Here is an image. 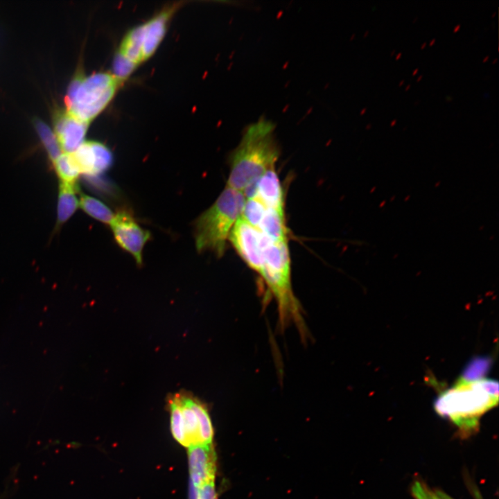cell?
I'll list each match as a JSON object with an SVG mask.
<instances>
[{"instance_id":"4dcf8cb0","label":"cell","mask_w":499,"mask_h":499,"mask_svg":"<svg viewBox=\"0 0 499 499\" xmlns=\"http://www.w3.org/2000/svg\"><path fill=\"white\" fill-rule=\"evenodd\" d=\"M418 71L419 68H416L412 72V76H414L418 72Z\"/></svg>"},{"instance_id":"ee69618b","label":"cell","mask_w":499,"mask_h":499,"mask_svg":"<svg viewBox=\"0 0 499 499\" xmlns=\"http://www.w3.org/2000/svg\"><path fill=\"white\" fill-rule=\"evenodd\" d=\"M496 11L492 14V17H493L496 15Z\"/></svg>"},{"instance_id":"4316f807","label":"cell","mask_w":499,"mask_h":499,"mask_svg":"<svg viewBox=\"0 0 499 499\" xmlns=\"http://www.w3.org/2000/svg\"><path fill=\"white\" fill-rule=\"evenodd\" d=\"M460 26H461V24H460L456 25V26L454 27L453 31L454 33L457 32V31L459 29Z\"/></svg>"},{"instance_id":"e575fe53","label":"cell","mask_w":499,"mask_h":499,"mask_svg":"<svg viewBox=\"0 0 499 499\" xmlns=\"http://www.w3.org/2000/svg\"><path fill=\"white\" fill-rule=\"evenodd\" d=\"M422 77H423V76H422V75H420V76L417 78V81L419 82V81L422 78Z\"/></svg>"},{"instance_id":"9a60e30c","label":"cell","mask_w":499,"mask_h":499,"mask_svg":"<svg viewBox=\"0 0 499 499\" xmlns=\"http://www.w3.org/2000/svg\"><path fill=\"white\" fill-rule=\"evenodd\" d=\"M143 33V24L132 28L123 38L118 52L136 65L144 61Z\"/></svg>"},{"instance_id":"44dd1931","label":"cell","mask_w":499,"mask_h":499,"mask_svg":"<svg viewBox=\"0 0 499 499\" xmlns=\"http://www.w3.org/2000/svg\"><path fill=\"white\" fill-rule=\"evenodd\" d=\"M168 405L170 410V427L173 436L180 444L188 447L180 407L174 394L168 399Z\"/></svg>"},{"instance_id":"4fadbf2b","label":"cell","mask_w":499,"mask_h":499,"mask_svg":"<svg viewBox=\"0 0 499 499\" xmlns=\"http://www.w3.org/2000/svg\"><path fill=\"white\" fill-rule=\"evenodd\" d=\"M180 407L188 447L200 445L199 420L193 407V396L184 392L174 394Z\"/></svg>"},{"instance_id":"7a4b0ae2","label":"cell","mask_w":499,"mask_h":499,"mask_svg":"<svg viewBox=\"0 0 499 499\" xmlns=\"http://www.w3.org/2000/svg\"><path fill=\"white\" fill-rule=\"evenodd\" d=\"M498 402V381L486 378L467 380L461 377L438 396L434 407L440 416L448 417L466 433L475 430L480 417Z\"/></svg>"},{"instance_id":"ab89813d","label":"cell","mask_w":499,"mask_h":499,"mask_svg":"<svg viewBox=\"0 0 499 499\" xmlns=\"http://www.w3.org/2000/svg\"><path fill=\"white\" fill-rule=\"evenodd\" d=\"M497 60H498V58H495V59L493 60L492 63H495V62L497 61Z\"/></svg>"},{"instance_id":"8fae6325","label":"cell","mask_w":499,"mask_h":499,"mask_svg":"<svg viewBox=\"0 0 499 499\" xmlns=\"http://www.w3.org/2000/svg\"><path fill=\"white\" fill-rule=\"evenodd\" d=\"M190 475L194 488L214 481L216 455L210 444H200L189 448Z\"/></svg>"},{"instance_id":"1f68e13d","label":"cell","mask_w":499,"mask_h":499,"mask_svg":"<svg viewBox=\"0 0 499 499\" xmlns=\"http://www.w3.org/2000/svg\"><path fill=\"white\" fill-rule=\"evenodd\" d=\"M489 56L487 55L486 57L484 58V59L482 60V62H486L489 59Z\"/></svg>"},{"instance_id":"5b68a950","label":"cell","mask_w":499,"mask_h":499,"mask_svg":"<svg viewBox=\"0 0 499 499\" xmlns=\"http://www.w3.org/2000/svg\"><path fill=\"white\" fill-rule=\"evenodd\" d=\"M121 83L110 73L99 72L88 76L77 74L64 97L66 110L89 123L110 103Z\"/></svg>"},{"instance_id":"7c38bea8","label":"cell","mask_w":499,"mask_h":499,"mask_svg":"<svg viewBox=\"0 0 499 499\" xmlns=\"http://www.w3.org/2000/svg\"><path fill=\"white\" fill-rule=\"evenodd\" d=\"M173 6L143 24V58L148 59L157 49L166 31L168 21L175 10Z\"/></svg>"},{"instance_id":"2e32d148","label":"cell","mask_w":499,"mask_h":499,"mask_svg":"<svg viewBox=\"0 0 499 499\" xmlns=\"http://www.w3.org/2000/svg\"><path fill=\"white\" fill-rule=\"evenodd\" d=\"M76 192V184L60 183L57 207L58 223L62 224L67 221L77 209L79 201Z\"/></svg>"},{"instance_id":"d4e9b609","label":"cell","mask_w":499,"mask_h":499,"mask_svg":"<svg viewBox=\"0 0 499 499\" xmlns=\"http://www.w3.org/2000/svg\"><path fill=\"white\" fill-rule=\"evenodd\" d=\"M196 489V499H216L214 481L207 482Z\"/></svg>"},{"instance_id":"e0dca14e","label":"cell","mask_w":499,"mask_h":499,"mask_svg":"<svg viewBox=\"0 0 499 499\" xmlns=\"http://www.w3.org/2000/svg\"><path fill=\"white\" fill-rule=\"evenodd\" d=\"M80 207L89 216L106 224H110L114 217L112 211L103 202L95 198L82 195L79 200Z\"/></svg>"},{"instance_id":"277c9868","label":"cell","mask_w":499,"mask_h":499,"mask_svg":"<svg viewBox=\"0 0 499 499\" xmlns=\"http://www.w3.org/2000/svg\"><path fill=\"white\" fill-rule=\"evenodd\" d=\"M243 193L226 186L214 203L195 222V242L199 252L209 250L222 256L229 234L241 216Z\"/></svg>"},{"instance_id":"9c48e42d","label":"cell","mask_w":499,"mask_h":499,"mask_svg":"<svg viewBox=\"0 0 499 499\" xmlns=\"http://www.w3.org/2000/svg\"><path fill=\"white\" fill-rule=\"evenodd\" d=\"M88 125L66 110L55 113L54 133L62 152L71 153L84 142Z\"/></svg>"},{"instance_id":"ac0fdd59","label":"cell","mask_w":499,"mask_h":499,"mask_svg":"<svg viewBox=\"0 0 499 499\" xmlns=\"http://www.w3.org/2000/svg\"><path fill=\"white\" fill-rule=\"evenodd\" d=\"M53 164L61 182L76 184L80 172L71 153L62 152Z\"/></svg>"},{"instance_id":"b9f144b4","label":"cell","mask_w":499,"mask_h":499,"mask_svg":"<svg viewBox=\"0 0 499 499\" xmlns=\"http://www.w3.org/2000/svg\"><path fill=\"white\" fill-rule=\"evenodd\" d=\"M446 99H447V100H448V99H452V98H451V96H447V97H446Z\"/></svg>"},{"instance_id":"f6af8a7d","label":"cell","mask_w":499,"mask_h":499,"mask_svg":"<svg viewBox=\"0 0 499 499\" xmlns=\"http://www.w3.org/2000/svg\"><path fill=\"white\" fill-rule=\"evenodd\" d=\"M419 103V100H417L414 102L415 104H417Z\"/></svg>"},{"instance_id":"d6a6232c","label":"cell","mask_w":499,"mask_h":499,"mask_svg":"<svg viewBox=\"0 0 499 499\" xmlns=\"http://www.w3.org/2000/svg\"><path fill=\"white\" fill-rule=\"evenodd\" d=\"M426 44H427L426 42H423L421 46V49H423L426 46Z\"/></svg>"},{"instance_id":"8992f818","label":"cell","mask_w":499,"mask_h":499,"mask_svg":"<svg viewBox=\"0 0 499 499\" xmlns=\"http://www.w3.org/2000/svg\"><path fill=\"white\" fill-rule=\"evenodd\" d=\"M233 247L245 263L259 275L263 266V234L241 216L229 236Z\"/></svg>"},{"instance_id":"7402d4cb","label":"cell","mask_w":499,"mask_h":499,"mask_svg":"<svg viewBox=\"0 0 499 499\" xmlns=\"http://www.w3.org/2000/svg\"><path fill=\"white\" fill-rule=\"evenodd\" d=\"M266 210V207L256 197L246 198L240 216L257 228Z\"/></svg>"},{"instance_id":"7bdbcfd3","label":"cell","mask_w":499,"mask_h":499,"mask_svg":"<svg viewBox=\"0 0 499 499\" xmlns=\"http://www.w3.org/2000/svg\"><path fill=\"white\" fill-rule=\"evenodd\" d=\"M368 33H369V30H367V31L365 32V36H366Z\"/></svg>"},{"instance_id":"8d00e7d4","label":"cell","mask_w":499,"mask_h":499,"mask_svg":"<svg viewBox=\"0 0 499 499\" xmlns=\"http://www.w3.org/2000/svg\"><path fill=\"white\" fill-rule=\"evenodd\" d=\"M371 127V123H369V124L366 126V128H367V129L370 128Z\"/></svg>"},{"instance_id":"d590c367","label":"cell","mask_w":499,"mask_h":499,"mask_svg":"<svg viewBox=\"0 0 499 499\" xmlns=\"http://www.w3.org/2000/svg\"><path fill=\"white\" fill-rule=\"evenodd\" d=\"M410 86H411V85H410V84L406 86V87H405V90H408V89H409V88L410 87Z\"/></svg>"},{"instance_id":"30bf717a","label":"cell","mask_w":499,"mask_h":499,"mask_svg":"<svg viewBox=\"0 0 499 499\" xmlns=\"http://www.w3.org/2000/svg\"><path fill=\"white\" fill-rule=\"evenodd\" d=\"M245 198L256 197L268 209L284 214L283 188L275 167L267 170L255 184L244 193Z\"/></svg>"},{"instance_id":"d6986e66","label":"cell","mask_w":499,"mask_h":499,"mask_svg":"<svg viewBox=\"0 0 499 499\" xmlns=\"http://www.w3.org/2000/svg\"><path fill=\"white\" fill-rule=\"evenodd\" d=\"M35 126L50 159L53 162L62 153L54 132L40 119L35 121Z\"/></svg>"},{"instance_id":"6da1fadb","label":"cell","mask_w":499,"mask_h":499,"mask_svg":"<svg viewBox=\"0 0 499 499\" xmlns=\"http://www.w3.org/2000/svg\"><path fill=\"white\" fill-rule=\"evenodd\" d=\"M272 122L260 118L250 124L231 155L227 186L244 193L269 169L275 167L279 150Z\"/></svg>"},{"instance_id":"f546056e","label":"cell","mask_w":499,"mask_h":499,"mask_svg":"<svg viewBox=\"0 0 499 499\" xmlns=\"http://www.w3.org/2000/svg\"><path fill=\"white\" fill-rule=\"evenodd\" d=\"M435 41H436V39L433 38L432 40H430L429 45L432 46L435 42Z\"/></svg>"},{"instance_id":"ba28073f","label":"cell","mask_w":499,"mask_h":499,"mask_svg":"<svg viewBox=\"0 0 499 499\" xmlns=\"http://www.w3.org/2000/svg\"><path fill=\"white\" fill-rule=\"evenodd\" d=\"M71 154L80 173L88 177H94L106 171L113 161L110 150L94 141H84Z\"/></svg>"},{"instance_id":"f1b7e54d","label":"cell","mask_w":499,"mask_h":499,"mask_svg":"<svg viewBox=\"0 0 499 499\" xmlns=\"http://www.w3.org/2000/svg\"><path fill=\"white\" fill-rule=\"evenodd\" d=\"M401 55H402V52H399V53L396 55L395 60H398L399 58H400L401 56Z\"/></svg>"},{"instance_id":"ffe728a7","label":"cell","mask_w":499,"mask_h":499,"mask_svg":"<svg viewBox=\"0 0 499 499\" xmlns=\"http://www.w3.org/2000/svg\"><path fill=\"white\" fill-rule=\"evenodd\" d=\"M193 404L199 420L200 444H210L213 430L208 410L205 405L195 398H193Z\"/></svg>"},{"instance_id":"cb8c5ba5","label":"cell","mask_w":499,"mask_h":499,"mask_svg":"<svg viewBox=\"0 0 499 499\" xmlns=\"http://www.w3.org/2000/svg\"><path fill=\"white\" fill-rule=\"evenodd\" d=\"M414 499H443L437 492L429 489L425 484L416 481L412 486Z\"/></svg>"},{"instance_id":"5bb4252c","label":"cell","mask_w":499,"mask_h":499,"mask_svg":"<svg viewBox=\"0 0 499 499\" xmlns=\"http://www.w3.org/2000/svg\"><path fill=\"white\" fill-rule=\"evenodd\" d=\"M257 229L273 242L288 241V229L286 225L284 214L268 209Z\"/></svg>"},{"instance_id":"83f0119b","label":"cell","mask_w":499,"mask_h":499,"mask_svg":"<svg viewBox=\"0 0 499 499\" xmlns=\"http://www.w3.org/2000/svg\"><path fill=\"white\" fill-rule=\"evenodd\" d=\"M396 121H397V120H396V119H393V120L390 122V126H394V125L396 124Z\"/></svg>"},{"instance_id":"74e56055","label":"cell","mask_w":499,"mask_h":499,"mask_svg":"<svg viewBox=\"0 0 499 499\" xmlns=\"http://www.w3.org/2000/svg\"><path fill=\"white\" fill-rule=\"evenodd\" d=\"M394 53H395V50L394 49V50H392V52H391V54H390V55H393V54H394Z\"/></svg>"},{"instance_id":"836d02e7","label":"cell","mask_w":499,"mask_h":499,"mask_svg":"<svg viewBox=\"0 0 499 499\" xmlns=\"http://www.w3.org/2000/svg\"><path fill=\"white\" fill-rule=\"evenodd\" d=\"M404 82H405V80H403V79L401 80L399 82V86L402 85Z\"/></svg>"},{"instance_id":"484cf974","label":"cell","mask_w":499,"mask_h":499,"mask_svg":"<svg viewBox=\"0 0 499 499\" xmlns=\"http://www.w3.org/2000/svg\"><path fill=\"white\" fill-rule=\"evenodd\" d=\"M437 492L443 499H453L452 498L441 491H437Z\"/></svg>"},{"instance_id":"60d3db41","label":"cell","mask_w":499,"mask_h":499,"mask_svg":"<svg viewBox=\"0 0 499 499\" xmlns=\"http://www.w3.org/2000/svg\"><path fill=\"white\" fill-rule=\"evenodd\" d=\"M365 110H366V108H364V109L362 110L361 114H363V113L365 112Z\"/></svg>"},{"instance_id":"52a82bcc","label":"cell","mask_w":499,"mask_h":499,"mask_svg":"<svg viewBox=\"0 0 499 499\" xmlns=\"http://www.w3.org/2000/svg\"><path fill=\"white\" fill-rule=\"evenodd\" d=\"M118 245L134 258L138 264L142 263V251L150 234L143 229L134 218L125 211L114 215L110 224Z\"/></svg>"},{"instance_id":"f35d334b","label":"cell","mask_w":499,"mask_h":499,"mask_svg":"<svg viewBox=\"0 0 499 499\" xmlns=\"http://www.w3.org/2000/svg\"><path fill=\"white\" fill-rule=\"evenodd\" d=\"M417 18H418L417 17H415L414 18V19H413V22H415V21L417 20Z\"/></svg>"},{"instance_id":"3957f363","label":"cell","mask_w":499,"mask_h":499,"mask_svg":"<svg viewBox=\"0 0 499 499\" xmlns=\"http://www.w3.org/2000/svg\"><path fill=\"white\" fill-rule=\"evenodd\" d=\"M263 266L260 277L277 306L281 328L294 323L306 336L301 305L291 283V267L288 241L273 242L263 235Z\"/></svg>"},{"instance_id":"603a6c76","label":"cell","mask_w":499,"mask_h":499,"mask_svg":"<svg viewBox=\"0 0 499 499\" xmlns=\"http://www.w3.org/2000/svg\"><path fill=\"white\" fill-rule=\"evenodd\" d=\"M137 65L117 53L113 62V76L121 82L134 70Z\"/></svg>"}]
</instances>
